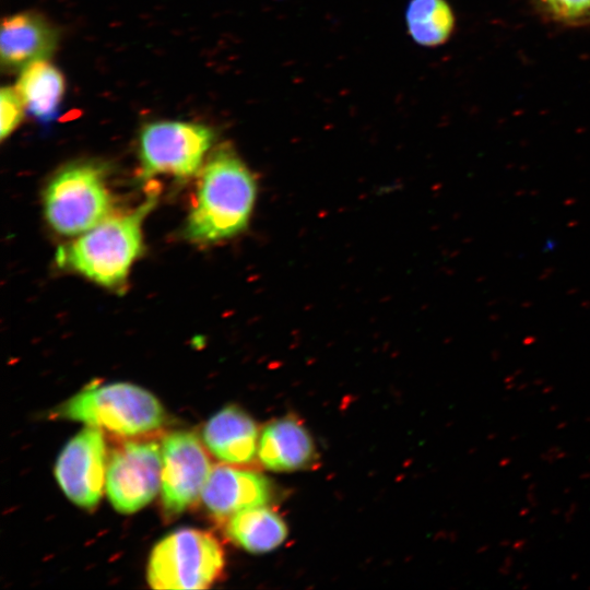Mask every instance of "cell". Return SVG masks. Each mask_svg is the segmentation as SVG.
Wrapping results in <instances>:
<instances>
[{"instance_id":"6da1fadb","label":"cell","mask_w":590,"mask_h":590,"mask_svg":"<svg viewBox=\"0 0 590 590\" xmlns=\"http://www.w3.org/2000/svg\"><path fill=\"white\" fill-rule=\"evenodd\" d=\"M256 199V181L229 148L216 150L201 170L186 234L192 240L216 241L243 231Z\"/></svg>"},{"instance_id":"7a4b0ae2","label":"cell","mask_w":590,"mask_h":590,"mask_svg":"<svg viewBox=\"0 0 590 590\" xmlns=\"http://www.w3.org/2000/svg\"><path fill=\"white\" fill-rule=\"evenodd\" d=\"M155 196L125 215L108 216L58 251L63 267L107 287L120 286L142 250V222Z\"/></svg>"},{"instance_id":"3957f363","label":"cell","mask_w":590,"mask_h":590,"mask_svg":"<svg viewBox=\"0 0 590 590\" xmlns=\"http://www.w3.org/2000/svg\"><path fill=\"white\" fill-rule=\"evenodd\" d=\"M58 415L120 436L155 430L165 421L161 402L148 390L128 382L92 384L59 406Z\"/></svg>"},{"instance_id":"277c9868","label":"cell","mask_w":590,"mask_h":590,"mask_svg":"<svg viewBox=\"0 0 590 590\" xmlns=\"http://www.w3.org/2000/svg\"><path fill=\"white\" fill-rule=\"evenodd\" d=\"M224 551L209 531L176 530L153 547L148 582L153 589H206L223 574Z\"/></svg>"},{"instance_id":"5b68a950","label":"cell","mask_w":590,"mask_h":590,"mask_svg":"<svg viewBox=\"0 0 590 590\" xmlns=\"http://www.w3.org/2000/svg\"><path fill=\"white\" fill-rule=\"evenodd\" d=\"M45 216L60 234H83L109 216L111 194L96 163L79 162L58 172L44 194Z\"/></svg>"},{"instance_id":"8992f818","label":"cell","mask_w":590,"mask_h":590,"mask_svg":"<svg viewBox=\"0 0 590 590\" xmlns=\"http://www.w3.org/2000/svg\"><path fill=\"white\" fill-rule=\"evenodd\" d=\"M214 138L211 128L197 122L158 120L145 125L139 138L142 176H192L200 169Z\"/></svg>"},{"instance_id":"52a82bcc","label":"cell","mask_w":590,"mask_h":590,"mask_svg":"<svg viewBox=\"0 0 590 590\" xmlns=\"http://www.w3.org/2000/svg\"><path fill=\"white\" fill-rule=\"evenodd\" d=\"M161 480L162 446L154 440L127 441L110 455L107 497L117 511L132 514L155 497Z\"/></svg>"},{"instance_id":"ba28073f","label":"cell","mask_w":590,"mask_h":590,"mask_svg":"<svg viewBox=\"0 0 590 590\" xmlns=\"http://www.w3.org/2000/svg\"><path fill=\"white\" fill-rule=\"evenodd\" d=\"M211 462L199 437L174 432L162 442L161 499L166 518H174L193 505L211 473Z\"/></svg>"},{"instance_id":"9c48e42d","label":"cell","mask_w":590,"mask_h":590,"mask_svg":"<svg viewBox=\"0 0 590 590\" xmlns=\"http://www.w3.org/2000/svg\"><path fill=\"white\" fill-rule=\"evenodd\" d=\"M106 442L98 427L88 426L73 436L61 450L55 476L75 505L94 508L106 485Z\"/></svg>"},{"instance_id":"30bf717a","label":"cell","mask_w":590,"mask_h":590,"mask_svg":"<svg viewBox=\"0 0 590 590\" xmlns=\"http://www.w3.org/2000/svg\"><path fill=\"white\" fill-rule=\"evenodd\" d=\"M201 497L212 515L224 519L247 508L266 506L273 497V486L259 472L217 464L212 468Z\"/></svg>"},{"instance_id":"8fae6325","label":"cell","mask_w":590,"mask_h":590,"mask_svg":"<svg viewBox=\"0 0 590 590\" xmlns=\"http://www.w3.org/2000/svg\"><path fill=\"white\" fill-rule=\"evenodd\" d=\"M59 34L42 14L20 12L2 20L0 32L1 64L10 71L47 60L55 52Z\"/></svg>"},{"instance_id":"7c38bea8","label":"cell","mask_w":590,"mask_h":590,"mask_svg":"<svg viewBox=\"0 0 590 590\" xmlns=\"http://www.w3.org/2000/svg\"><path fill=\"white\" fill-rule=\"evenodd\" d=\"M257 457L268 470L292 472L310 467L317 459V452L304 425L286 416L263 427Z\"/></svg>"},{"instance_id":"4fadbf2b","label":"cell","mask_w":590,"mask_h":590,"mask_svg":"<svg viewBox=\"0 0 590 590\" xmlns=\"http://www.w3.org/2000/svg\"><path fill=\"white\" fill-rule=\"evenodd\" d=\"M202 437L206 448L221 461L244 465L258 452L259 430L256 422L243 409L228 405L205 424Z\"/></svg>"},{"instance_id":"5bb4252c","label":"cell","mask_w":590,"mask_h":590,"mask_svg":"<svg viewBox=\"0 0 590 590\" xmlns=\"http://www.w3.org/2000/svg\"><path fill=\"white\" fill-rule=\"evenodd\" d=\"M227 538L247 552L261 554L279 547L287 536V526L267 506L240 510L227 518Z\"/></svg>"},{"instance_id":"9a60e30c","label":"cell","mask_w":590,"mask_h":590,"mask_svg":"<svg viewBox=\"0 0 590 590\" xmlns=\"http://www.w3.org/2000/svg\"><path fill=\"white\" fill-rule=\"evenodd\" d=\"M15 88L26 111L46 121L57 113L64 94V78L48 60H40L21 70Z\"/></svg>"},{"instance_id":"2e32d148","label":"cell","mask_w":590,"mask_h":590,"mask_svg":"<svg viewBox=\"0 0 590 590\" xmlns=\"http://www.w3.org/2000/svg\"><path fill=\"white\" fill-rule=\"evenodd\" d=\"M410 37L423 47L444 44L455 30V15L446 0H410L405 10Z\"/></svg>"},{"instance_id":"e0dca14e","label":"cell","mask_w":590,"mask_h":590,"mask_svg":"<svg viewBox=\"0 0 590 590\" xmlns=\"http://www.w3.org/2000/svg\"><path fill=\"white\" fill-rule=\"evenodd\" d=\"M543 10L557 22L581 25L590 22V0H538Z\"/></svg>"},{"instance_id":"ac0fdd59","label":"cell","mask_w":590,"mask_h":590,"mask_svg":"<svg viewBox=\"0 0 590 590\" xmlns=\"http://www.w3.org/2000/svg\"><path fill=\"white\" fill-rule=\"evenodd\" d=\"M25 106L15 86H4L0 91V137H9L21 123Z\"/></svg>"},{"instance_id":"d6986e66","label":"cell","mask_w":590,"mask_h":590,"mask_svg":"<svg viewBox=\"0 0 590 590\" xmlns=\"http://www.w3.org/2000/svg\"><path fill=\"white\" fill-rule=\"evenodd\" d=\"M526 514H528V509H522L520 512V515H526Z\"/></svg>"}]
</instances>
